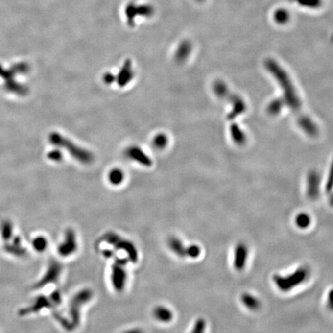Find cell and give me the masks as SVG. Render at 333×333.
I'll return each mask as SVG.
<instances>
[{
  "label": "cell",
  "mask_w": 333,
  "mask_h": 333,
  "mask_svg": "<svg viewBox=\"0 0 333 333\" xmlns=\"http://www.w3.org/2000/svg\"><path fill=\"white\" fill-rule=\"evenodd\" d=\"M126 154L129 158L134 160V161H136L143 166H150L152 165L151 159L139 147L134 146V147H129L126 151Z\"/></svg>",
  "instance_id": "obj_5"
},
{
  "label": "cell",
  "mask_w": 333,
  "mask_h": 333,
  "mask_svg": "<svg viewBox=\"0 0 333 333\" xmlns=\"http://www.w3.org/2000/svg\"><path fill=\"white\" fill-rule=\"evenodd\" d=\"M155 13V9L149 3L138 4L131 2L127 4L124 9L125 18L130 26H134L135 21L138 17L150 18Z\"/></svg>",
  "instance_id": "obj_3"
},
{
  "label": "cell",
  "mask_w": 333,
  "mask_h": 333,
  "mask_svg": "<svg viewBox=\"0 0 333 333\" xmlns=\"http://www.w3.org/2000/svg\"><path fill=\"white\" fill-rule=\"evenodd\" d=\"M103 81L105 82V83L111 84V83H114L116 80V76L113 75L111 72H107V73L103 75Z\"/></svg>",
  "instance_id": "obj_20"
},
{
  "label": "cell",
  "mask_w": 333,
  "mask_h": 333,
  "mask_svg": "<svg viewBox=\"0 0 333 333\" xmlns=\"http://www.w3.org/2000/svg\"><path fill=\"white\" fill-rule=\"evenodd\" d=\"M327 305L329 309L333 311V289L330 291L328 295Z\"/></svg>",
  "instance_id": "obj_21"
},
{
  "label": "cell",
  "mask_w": 333,
  "mask_h": 333,
  "mask_svg": "<svg viewBox=\"0 0 333 333\" xmlns=\"http://www.w3.org/2000/svg\"><path fill=\"white\" fill-rule=\"evenodd\" d=\"M134 77V70H133L132 62L131 60H127L119 70L116 80L119 87H125L130 83Z\"/></svg>",
  "instance_id": "obj_4"
},
{
  "label": "cell",
  "mask_w": 333,
  "mask_h": 333,
  "mask_svg": "<svg viewBox=\"0 0 333 333\" xmlns=\"http://www.w3.org/2000/svg\"><path fill=\"white\" fill-rule=\"evenodd\" d=\"M295 3L304 9L315 10L322 7L323 0H295Z\"/></svg>",
  "instance_id": "obj_12"
},
{
  "label": "cell",
  "mask_w": 333,
  "mask_h": 333,
  "mask_svg": "<svg viewBox=\"0 0 333 333\" xmlns=\"http://www.w3.org/2000/svg\"><path fill=\"white\" fill-rule=\"evenodd\" d=\"M123 333H143V331L139 330V329H133V330H129L127 331L124 332Z\"/></svg>",
  "instance_id": "obj_22"
},
{
  "label": "cell",
  "mask_w": 333,
  "mask_h": 333,
  "mask_svg": "<svg viewBox=\"0 0 333 333\" xmlns=\"http://www.w3.org/2000/svg\"><path fill=\"white\" fill-rule=\"evenodd\" d=\"M201 254V248L197 245H191L187 248V256L190 258H197Z\"/></svg>",
  "instance_id": "obj_19"
},
{
  "label": "cell",
  "mask_w": 333,
  "mask_h": 333,
  "mask_svg": "<svg viewBox=\"0 0 333 333\" xmlns=\"http://www.w3.org/2000/svg\"><path fill=\"white\" fill-rule=\"evenodd\" d=\"M76 248V239L74 235L72 232H67L65 241L59 247L60 255L64 256H70L73 251L75 252Z\"/></svg>",
  "instance_id": "obj_8"
},
{
  "label": "cell",
  "mask_w": 333,
  "mask_h": 333,
  "mask_svg": "<svg viewBox=\"0 0 333 333\" xmlns=\"http://www.w3.org/2000/svg\"><path fill=\"white\" fill-rule=\"evenodd\" d=\"M241 301H242L243 304L246 306L247 308L253 310V311L259 309L260 308V306H261V303L259 302V299L255 297L254 295H250V294H244L241 297Z\"/></svg>",
  "instance_id": "obj_11"
},
{
  "label": "cell",
  "mask_w": 333,
  "mask_h": 333,
  "mask_svg": "<svg viewBox=\"0 0 333 333\" xmlns=\"http://www.w3.org/2000/svg\"><path fill=\"white\" fill-rule=\"evenodd\" d=\"M192 51V44L189 40H185L180 43L174 53V59L178 64L186 61Z\"/></svg>",
  "instance_id": "obj_7"
},
{
  "label": "cell",
  "mask_w": 333,
  "mask_h": 333,
  "mask_svg": "<svg viewBox=\"0 0 333 333\" xmlns=\"http://www.w3.org/2000/svg\"><path fill=\"white\" fill-rule=\"evenodd\" d=\"M154 315L160 322H170L173 317L171 311L164 306L156 307L154 311Z\"/></svg>",
  "instance_id": "obj_10"
},
{
  "label": "cell",
  "mask_w": 333,
  "mask_h": 333,
  "mask_svg": "<svg viewBox=\"0 0 333 333\" xmlns=\"http://www.w3.org/2000/svg\"><path fill=\"white\" fill-rule=\"evenodd\" d=\"M123 178L124 174L119 169H114L109 174V181H111L113 185H119L123 181Z\"/></svg>",
  "instance_id": "obj_14"
},
{
  "label": "cell",
  "mask_w": 333,
  "mask_h": 333,
  "mask_svg": "<svg viewBox=\"0 0 333 333\" xmlns=\"http://www.w3.org/2000/svg\"><path fill=\"white\" fill-rule=\"evenodd\" d=\"M52 142L55 144L65 147L66 150H69L71 155L76 158L78 161L83 164H90L94 161V155L89 150L79 147L77 145L72 143L71 141L64 138L61 135L55 134L52 137Z\"/></svg>",
  "instance_id": "obj_2"
},
{
  "label": "cell",
  "mask_w": 333,
  "mask_h": 333,
  "mask_svg": "<svg viewBox=\"0 0 333 333\" xmlns=\"http://www.w3.org/2000/svg\"><path fill=\"white\" fill-rule=\"evenodd\" d=\"M167 138H166V135L165 134H158L155 138H154V146L157 147L158 149H163L166 147V145L167 144Z\"/></svg>",
  "instance_id": "obj_16"
},
{
  "label": "cell",
  "mask_w": 333,
  "mask_h": 333,
  "mask_svg": "<svg viewBox=\"0 0 333 333\" xmlns=\"http://www.w3.org/2000/svg\"><path fill=\"white\" fill-rule=\"evenodd\" d=\"M196 2H199V3H202V2H205L206 0H195Z\"/></svg>",
  "instance_id": "obj_23"
},
{
  "label": "cell",
  "mask_w": 333,
  "mask_h": 333,
  "mask_svg": "<svg viewBox=\"0 0 333 333\" xmlns=\"http://www.w3.org/2000/svg\"><path fill=\"white\" fill-rule=\"evenodd\" d=\"M310 275V271L307 267H301L295 272L286 276L275 275L274 282L278 288L284 292L291 291L292 288L306 282Z\"/></svg>",
  "instance_id": "obj_1"
},
{
  "label": "cell",
  "mask_w": 333,
  "mask_h": 333,
  "mask_svg": "<svg viewBox=\"0 0 333 333\" xmlns=\"http://www.w3.org/2000/svg\"><path fill=\"white\" fill-rule=\"evenodd\" d=\"M310 222H311V220H310L309 216L306 214H299L295 220L296 225L301 228H306L309 226Z\"/></svg>",
  "instance_id": "obj_17"
},
{
  "label": "cell",
  "mask_w": 333,
  "mask_h": 333,
  "mask_svg": "<svg viewBox=\"0 0 333 333\" xmlns=\"http://www.w3.org/2000/svg\"><path fill=\"white\" fill-rule=\"evenodd\" d=\"M206 323L204 319H198L194 326V329L190 333H205Z\"/></svg>",
  "instance_id": "obj_18"
},
{
  "label": "cell",
  "mask_w": 333,
  "mask_h": 333,
  "mask_svg": "<svg viewBox=\"0 0 333 333\" xmlns=\"http://www.w3.org/2000/svg\"><path fill=\"white\" fill-rule=\"evenodd\" d=\"M248 250L245 244H238L235 250V258H234V266L236 269L242 270L246 264L248 259Z\"/></svg>",
  "instance_id": "obj_6"
},
{
  "label": "cell",
  "mask_w": 333,
  "mask_h": 333,
  "mask_svg": "<svg viewBox=\"0 0 333 333\" xmlns=\"http://www.w3.org/2000/svg\"><path fill=\"white\" fill-rule=\"evenodd\" d=\"M169 244H170V248L172 249L173 252H175V254H177L178 256H187V248H184L182 242L178 238H172L170 239Z\"/></svg>",
  "instance_id": "obj_13"
},
{
  "label": "cell",
  "mask_w": 333,
  "mask_h": 333,
  "mask_svg": "<svg viewBox=\"0 0 333 333\" xmlns=\"http://www.w3.org/2000/svg\"><path fill=\"white\" fill-rule=\"evenodd\" d=\"M291 19V13L286 8H277L272 13V20L278 25H288Z\"/></svg>",
  "instance_id": "obj_9"
},
{
  "label": "cell",
  "mask_w": 333,
  "mask_h": 333,
  "mask_svg": "<svg viewBox=\"0 0 333 333\" xmlns=\"http://www.w3.org/2000/svg\"><path fill=\"white\" fill-rule=\"evenodd\" d=\"M33 248L38 251V252H43L47 248L48 246V241L44 237H36L33 241Z\"/></svg>",
  "instance_id": "obj_15"
}]
</instances>
